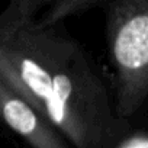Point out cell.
<instances>
[{
  "label": "cell",
  "mask_w": 148,
  "mask_h": 148,
  "mask_svg": "<svg viewBox=\"0 0 148 148\" xmlns=\"http://www.w3.org/2000/svg\"><path fill=\"white\" fill-rule=\"evenodd\" d=\"M47 2L16 0L0 13V80L36 109L73 148H112L128 131L92 57L36 12Z\"/></svg>",
  "instance_id": "6da1fadb"
},
{
  "label": "cell",
  "mask_w": 148,
  "mask_h": 148,
  "mask_svg": "<svg viewBox=\"0 0 148 148\" xmlns=\"http://www.w3.org/2000/svg\"><path fill=\"white\" fill-rule=\"evenodd\" d=\"M116 116L129 123L148 97V0L103 2Z\"/></svg>",
  "instance_id": "7a4b0ae2"
},
{
  "label": "cell",
  "mask_w": 148,
  "mask_h": 148,
  "mask_svg": "<svg viewBox=\"0 0 148 148\" xmlns=\"http://www.w3.org/2000/svg\"><path fill=\"white\" fill-rule=\"evenodd\" d=\"M0 121L31 148H73L61 132L2 80Z\"/></svg>",
  "instance_id": "3957f363"
},
{
  "label": "cell",
  "mask_w": 148,
  "mask_h": 148,
  "mask_svg": "<svg viewBox=\"0 0 148 148\" xmlns=\"http://www.w3.org/2000/svg\"><path fill=\"white\" fill-rule=\"evenodd\" d=\"M102 3L103 2L100 0H57V2L47 3L48 9L45 10L42 18L38 19V22L44 26H57L64 19L87 12L92 8L102 6Z\"/></svg>",
  "instance_id": "277c9868"
},
{
  "label": "cell",
  "mask_w": 148,
  "mask_h": 148,
  "mask_svg": "<svg viewBox=\"0 0 148 148\" xmlns=\"http://www.w3.org/2000/svg\"><path fill=\"white\" fill-rule=\"evenodd\" d=\"M112 148H148V136L145 129L126 132L121 139L115 142Z\"/></svg>",
  "instance_id": "5b68a950"
}]
</instances>
